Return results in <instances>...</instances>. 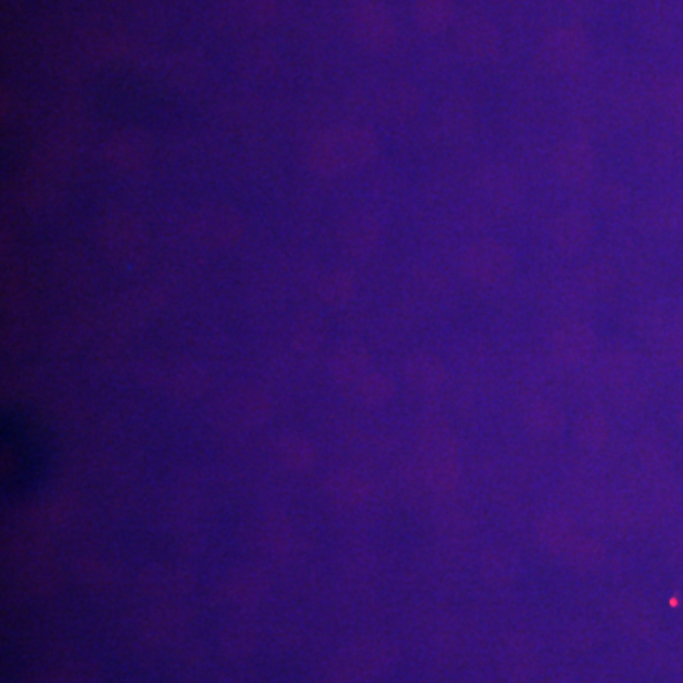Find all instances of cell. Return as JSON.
<instances>
[{"label": "cell", "instance_id": "cell-1", "mask_svg": "<svg viewBox=\"0 0 683 683\" xmlns=\"http://www.w3.org/2000/svg\"><path fill=\"white\" fill-rule=\"evenodd\" d=\"M2 494L10 504L33 496L52 469L53 446L37 414L8 408L0 426Z\"/></svg>", "mask_w": 683, "mask_h": 683}, {"label": "cell", "instance_id": "cell-2", "mask_svg": "<svg viewBox=\"0 0 683 683\" xmlns=\"http://www.w3.org/2000/svg\"><path fill=\"white\" fill-rule=\"evenodd\" d=\"M515 256L497 240H479L467 248L464 274L477 287H497L511 278Z\"/></svg>", "mask_w": 683, "mask_h": 683}, {"label": "cell", "instance_id": "cell-3", "mask_svg": "<svg viewBox=\"0 0 683 683\" xmlns=\"http://www.w3.org/2000/svg\"><path fill=\"white\" fill-rule=\"evenodd\" d=\"M586 37L583 30L560 29L553 33L543 45V60L556 73H568L585 60Z\"/></svg>", "mask_w": 683, "mask_h": 683}, {"label": "cell", "instance_id": "cell-4", "mask_svg": "<svg viewBox=\"0 0 683 683\" xmlns=\"http://www.w3.org/2000/svg\"><path fill=\"white\" fill-rule=\"evenodd\" d=\"M594 238V220L586 211L566 210L553 226L556 249L566 255H576L591 245Z\"/></svg>", "mask_w": 683, "mask_h": 683}, {"label": "cell", "instance_id": "cell-5", "mask_svg": "<svg viewBox=\"0 0 683 683\" xmlns=\"http://www.w3.org/2000/svg\"><path fill=\"white\" fill-rule=\"evenodd\" d=\"M596 334L591 325L570 321L556 329L553 334V350L556 357L568 365H581L593 357Z\"/></svg>", "mask_w": 683, "mask_h": 683}, {"label": "cell", "instance_id": "cell-6", "mask_svg": "<svg viewBox=\"0 0 683 683\" xmlns=\"http://www.w3.org/2000/svg\"><path fill=\"white\" fill-rule=\"evenodd\" d=\"M594 164H596V156H594L593 144L583 139L566 141L556 151V172L562 180L573 187L583 185L593 177Z\"/></svg>", "mask_w": 683, "mask_h": 683}, {"label": "cell", "instance_id": "cell-7", "mask_svg": "<svg viewBox=\"0 0 683 683\" xmlns=\"http://www.w3.org/2000/svg\"><path fill=\"white\" fill-rule=\"evenodd\" d=\"M497 46H499V35L496 27L482 17L469 20L459 29V48L469 60H490L496 55Z\"/></svg>", "mask_w": 683, "mask_h": 683}, {"label": "cell", "instance_id": "cell-8", "mask_svg": "<svg viewBox=\"0 0 683 683\" xmlns=\"http://www.w3.org/2000/svg\"><path fill=\"white\" fill-rule=\"evenodd\" d=\"M562 556L566 558V562H570L573 570L594 571L596 568H600L606 553L598 541L576 533V537L570 541V545L566 547Z\"/></svg>", "mask_w": 683, "mask_h": 683}, {"label": "cell", "instance_id": "cell-9", "mask_svg": "<svg viewBox=\"0 0 683 683\" xmlns=\"http://www.w3.org/2000/svg\"><path fill=\"white\" fill-rule=\"evenodd\" d=\"M576 526L570 518L564 515H548L543 518L540 524L541 543L553 551L556 555L562 556L570 541L576 537Z\"/></svg>", "mask_w": 683, "mask_h": 683}, {"label": "cell", "instance_id": "cell-10", "mask_svg": "<svg viewBox=\"0 0 683 683\" xmlns=\"http://www.w3.org/2000/svg\"><path fill=\"white\" fill-rule=\"evenodd\" d=\"M526 421L537 437H555L562 431L564 418L558 406L548 401H537L526 410Z\"/></svg>", "mask_w": 683, "mask_h": 683}, {"label": "cell", "instance_id": "cell-11", "mask_svg": "<svg viewBox=\"0 0 683 683\" xmlns=\"http://www.w3.org/2000/svg\"><path fill=\"white\" fill-rule=\"evenodd\" d=\"M579 441L586 448H600L602 444L608 441L609 426L606 416L600 413H586L579 420L578 426Z\"/></svg>", "mask_w": 683, "mask_h": 683}, {"label": "cell", "instance_id": "cell-12", "mask_svg": "<svg viewBox=\"0 0 683 683\" xmlns=\"http://www.w3.org/2000/svg\"><path fill=\"white\" fill-rule=\"evenodd\" d=\"M515 566L517 564L513 562V556L507 551H490L489 555L484 556L482 571L489 581H511Z\"/></svg>", "mask_w": 683, "mask_h": 683}, {"label": "cell", "instance_id": "cell-13", "mask_svg": "<svg viewBox=\"0 0 683 683\" xmlns=\"http://www.w3.org/2000/svg\"><path fill=\"white\" fill-rule=\"evenodd\" d=\"M627 202V188L621 180L611 179L598 188V203L606 210H619Z\"/></svg>", "mask_w": 683, "mask_h": 683}, {"label": "cell", "instance_id": "cell-14", "mask_svg": "<svg viewBox=\"0 0 683 683\" xmlns=\"http://www.w3.org/2000/svg\"><path fill=\"white\" fill-rule=\"evenodd\" d=\"M451 2L448 0H426L423 14L431 27H443L451 20Z\"/></svg>", "mask_w": 683, "mask_h": 683}, {"label": "cell", "instance_id": "cell-15", "mask_svg": "<svg viewBox=\"0 0 683 683\" xmlns=\"http://www.w3.org/2000/svg\"><path fill=\"white\" fill-rule=\"evenodd\" d=\"M583 278H585V283L591 287V289L602 291V289H606V287L614 283L616 276H614V270H611L609 266H606V264H593L591 268H586Z\"/></svg>", "mask_w": 683, "mask_h": 683}]
</instances>
